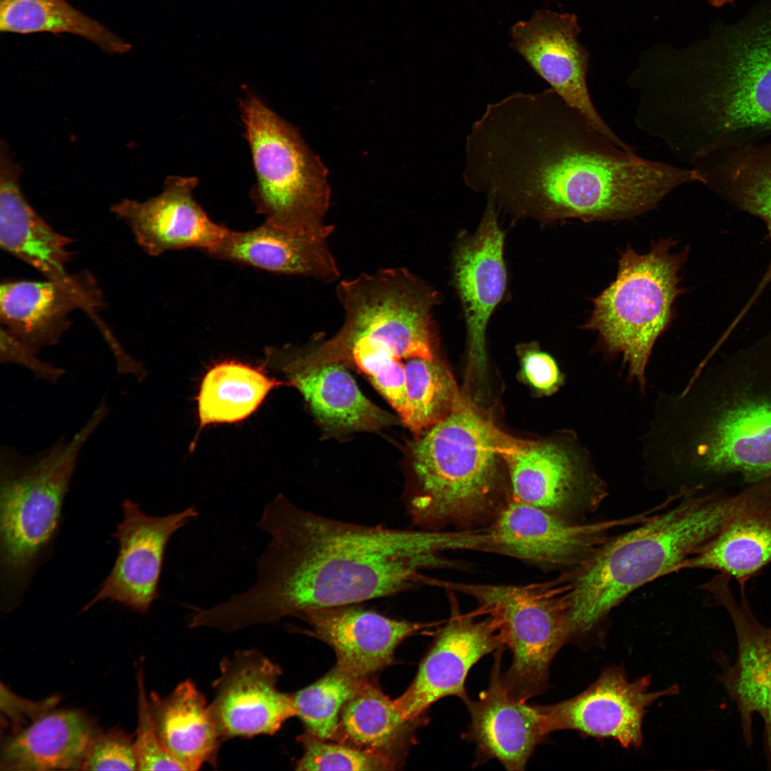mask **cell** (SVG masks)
I'll return each mask as SVG.
<instances>
[{
  "label": "cell",
  "instance_id": "6da1fadb",
  "mask_svg": "<svg viewBox=\"0 0 771 771\" xmlns=\"http://www.w3.org/2000/svg\"><path fill=\"white\" fill-rule=\"evenodd\" d=\"M257 527L270 540L256 580L216 605L221 627L234 632L298 618L317 608L355 605L430 585L426 569L441 552L460 550V531L410 530L338 520L299 508L279 494Z\"/></svg>",
  "mask_w": 771,
  "mask_h": 771
},
{
  "label": "cell",
  "instance_id": "7a4b0ae2",
  "mask_svg": "<svg viewBox=\"0 0 771 771\" xmlns=\"http://www.w3.org/2000/svg\"><path fill=\"white\" fill-rule=\"evenodd\" d=\"M643 441L648 463L679 471L690 491L771 484V333L662 395Z\"/></svg>",
  "mask_w": 771,
  "mask_h": 771
},
{
  "label": "cell",
  "instance_id": "3957f363",
  "mask_svg": "<svg viewBox=\"0 0 771 771\" xmlns=\"http://www.w3.org/2000/svg\"><path fill=\"white\" fill-rule=\"evenodd\" d=\"M635 124L682 162L771 141V0L719 28L707 53L645 77Z\"/></svg>",
  "mask_w": 771,
  "mask_h": 771
},
{
  "label": "cell",
  "instance_id": "277c9868",
  "mask_svg": "<svg viewBox=\"0 0 771 771\" xmlns=\"http://www.w3.org/2000/svg\"><path fill=\"white\" fill-rule=\"evenodd\" d=\"M765 503L752 488L689 493L672 508L610 538L567 577L570 641L588 637L631 592L677 571L730 521Z\"/></svg>",
  "mask_w": 771,
  "mask_h": 771
},
{
  "label": "cell",
  "instance_id": "5b68a950",
  "mask_svg": "<svg viewBox=\"0 0 771 771\" xmlns=\"http://www.w3.org/2000/svg\"><path fill=\"white\" fill-rule=\"evenodd\" d=\"M501 435L463 400L412 448L413 492L405 504L422 530L463 525L497 513Z\"/></svg>",
  "mask_w": 771,
  "mask_h": 771
},
{
  "label": "cell",
  "instance_id": "8992f818",
  "mask_svg": "<svg viewBox=\"0 0 771 771\" xmlns=\"http://www.w3.org/2000/svg\"><path fill=\"white\" fill-rule=\"evenodd\" d=\"M672 238L653 242L640 253L630 246L620 253L615 278L594 300L583 328L598 333L608 356L620 354L628 379L646 390V368L655 343L674 318V303L683 292L680 271L688 254L671 250Z\"/></svg>",
  "mask_w": 771,
  "mask_h": 771
},
{
  "label": "cell",
  "instance_id": "52a82bcc",
  "mask_svg": "<svg viewBox=\"0 0 771 771\" xmlns=\"http://www.w3.org/2000/svg\"><path fill=\"white\" fill-rule=\"evenodd\" d=\"M109 413L101 400L71 438L62 437L33 455L1 447L0 548L6 577L22 576L51 541L80 452Z\"/></svg>",
  "mask_w": 771,
  "mask_h": 771
},
{
  "label": "cell",
  "instance_id": "ba28073f",
  "mask_svg": "<svg viewBox=\"0 0 771 771\" xmlns=\"http://www.w3.org/2000/svg\"><path fill=\"white\" fill-rule=\"evenodd\" d=\"M239 104L256 176L251 197L257 213L290 230L326 226L330 188L321 161L296 129L256 94L246 92Z\"/></svg>",
  "mask_w": 771,
  "mask_h": 771
},
{
  "label": "cell",
  "instance_id": "9c48e42d",
  "mask_svg": "<svg viewBox=\"0 0 771 771\" xmlns=\"http://www.w3.org/2000/svg\"><path fill=\"white\" fill-rule=\"evenodd\" d=\"M468 595L490 617L513 653L502 680L510 697L526 702L545 691L553 659L569 640V583L566 578L528 585L441 581Z\"/></svg>",
  "mask_w": 771,
  "mask_h": 771
},
{
  "label": "cell",
  "instance_id": "30bf717a",
  "mask_svg": "<svg viewBox=\"0 0 771 771\" xmlns=\"http://www.w3.org/2000/svg\"><path fill=\"white\" fill-rule=\"evenodd\" d=\"M500 457L509 474L511 498L561 517L595 510L607 494L591 455L579 445L513 440L503 435Z\"/></svg>",
  "mask_w": 771,
  "mask_h": 771
},
{
  "label": "cell",
  "instance_id": "8fae6325",
  "mask_svg": "<svg viewBox=\"0 0 771 771\" xmlns=\"http://www.w3.org/2000/svg\"><path fill=\"white\" fill-rule=\"evenodd\" d=\"M731 580L718 573L702 585L710 604L726 611L736 637L737 655L732 663L722 652L715 655L720 667L716 678L737 706L742 740L747 747L753 742V715L762 717L764 750L771 770V624L765 625L755 616L745 594L746 585L739 587V598H735Z\"/></svg>",
  "mask_w": 771,
  "mask_h": 771
},
{
  "label": "cell",
  "instance_id": "7c38bea8",
  "mask_svg": "<svg viewBox=\"0 0 771 771\" xmlns=\"http://www.w3.org/2000/svg\"><path fill=\"white\" fill-rule=\"evenodd\" d=\"M573 523L547 510L510 499L487 528L488 552L553 567H577L610 539L612 530L639 525L654 513Z\"/></svg>",
  "mask_w": 771,
  "mask_h": 771
},
{
  "label": "cell",
  "instance_id": "4fadbf2b",
  "mask_svg": "<svg viewBox=\"0 0 771 771\" xmlns=\"http://www.w3.org/2000/svg\"><path fill=\"white\" fill-rule=\"evenodd\" d=\"M650 676L630 681L624 669H605L587 689L564 701L538 705L548 734L572 730L583 736L613 739L623 748L642 744L645 711L657 700L678 692L677 685L650 692Z\"/></svg>",
  "mask_w": 771,
  "mask_h": 771
},
{
  "label": "cell",
  "instance_id": "5bb4252c",
  "mask_svg": "<svg viewBox=\"0 0 771 771\" xmlns=\"http://www.w3.org/2000/svg\"><path fill=\"white\" fill-rule=\"evenodd\" d=\"M580 31L575 14L538 10L530 20L511 27L510 46L595 129L620 148L633 152L635 148L615 133L592 101L587 84L590 56L578 42Z\"/></svg>",
  "mask_w": 771,
  "mask_h": 771
},
{
  "label": "cell",
  "instance_id": "9a60e30c",
  "mask_svg": "<svg viewBox=\"0 0 771 771\" xmlns=\"http://www.w3.org/2000/svg\"><path fill=\"white\" fill-rule=\"evenodd\" d=\"M123 519L114 537L119 553L109 575L94 597L84 607L109 600L133 610L148 612L158 598V585L166 546L172 535L198 512L189 506L163 516H151L127 498L122 503Z\"/></svg>",
  "mask_w": 771,
  "mask_h": 771
},
{
  "label": "cell",
  "instance_id": "2e32d148",
  "mask_svg": "<svg viewBox=\"0 0 771 771\" xmlns=\"http://www.w3.org/2000/svg\"><path fill=\"white\" fill-rule=\"evenodd\" d=\"M280 667L256 649L224 658L209 707L223 738L272 735L296 715L292 695L277 688Z\"/></svg>",
  "mask_w": 771,
  "mask_h": 771
},
{
  "label": "cell",
  "instance_id": "e0dca14e",
  "mask_svg": "<svg viewBox=\"0 0 771 771\" xmlns=\"http://www.w3.org/2000/svg\"><path fill=\"white\" fill-rule=\"evenodd\" d=\"M424 656L408 688L394 700L404 720H418L438 700L450 696L469 698L465 682L471 667L483 656L505 648L502 637L488 616L478 620L474 614H463L456 603Z\"/></svg>",
  "mask_w": 771,
  "mask_h": 771
},
{
  "label": "cell",
  "instance_id": "ac0fdd59",
  "mask_svg": "<svg viewBox=\"0 0 771 771\" xmlns=\"http://www.w3.org/2000/svg\"><path fill=\"white\" fill-rule=\"evenodd\" d=\"M104 303L88 271L46 281H11L0 287V320L4 328L39 351L56 344L71 326L70 314L90 316Z\"/></svg>",
  "mask_w": 771,
  "mask_h": 771
},
{
  "label": "cell",
  "instance_id": "d6986e66",
  "mask_svg": "<svg viewBox=\"0 0 771 771\" xmlns=\"http://www.w3.org/2000/svg\"><path fill=\"white\" fill-rule=\"evenodd\" d=\"M197 183L196 177L168 176L159 195L143 202L124 199L111 210L150 256L187 248L206 253L229 228L213 221L195 200Z\"/></svg>",
  "mask_w": 771,
  "mask_h": 771
},
{
  "label": "cell",
  "instance_id": "ffe728a7",
  "mask_svg": "<svg viewBox=\"0 0 771 771\" xmlns=\"http://www.w3.org/2000/svg\"><path fill=\"white\" fill-rule=\"evenodd\" d=\"M503 247L497 207L488 198L477 230L458 242L453 255V279L466 323L470 364L480 371L486 361L488 322L506 287Z\"/></svg>",
  "mask_w": 771,
  "mask_h": 771
},
{
  "label": "cell",
  "instance_id": "44dd1931",
  "mask_svg": "<svg viewBox=\"0 0 771 771\" xmlns=\"http://www.w3.org/2000/svg\"><path fill=\"white\" fill-rule=\"evenodd\" d=\"M505 649L494 653L488 687L465 702L470 722L462 737L475 746V765L497 760L508 770L522 771L548 734L539 706L515 700L505 690L500 669Z\"/></svg>",
  "mask_w": 771,
  "mask_h": 771
},
{
  "label": "cell",
  "instance_id": "7402d4cb",
  "mask_svg": "<svg viewBox=\"0 0 771 771\" xmlns=\"http://www.w3.org/2000/svg\"><path fill=\"white\" fill-rule=\"evenodd\" d=\"M331 225L312 231L281 228L264 221L245 231L228 229L206 253L213 258L281 274L311 277L324 283L341 274L330 250Z\"/></svg>",
  "mask_w": 771,
  "mask_h": 771
},
{
  "label": "cell",
  "instance_id": "603a6c76",
  "mask_svg": "<svg viewBox=\"0 0 771 771\" xmlns=\"http://www.w3.org/2000/svg\"><path fill=\"white\" fill-rule=\"evenodd\" d=\"M297 618L333 649L337 666L361 680L387 665L398 644L423 628L353 605L312 608Z\"/></svg>",
  "mask_w": 771,
  "mask_h": 771
},
{
  "label": "cell",
  "instance_id": "cb8c5ba5",
  "mask_svg": "<svg viewBox=\"0 0 771 771\" xmlns=\"http://www.w3.org/2000/svg\"><path fill=\"white\" fill-rule=\"evenodd\" d=\"M21 168L1 144L0 246L6 252L36 269L46 278L66 276L74 239L56 232L29 204L23 194Z\"/></svg>",
  "mask_w": 771,
  "mask_h": 771
},
{
  "label": "cell",
  "instance_id": "d4e9b609",
  "mask_svg": "<svg viewBox=\"0 0 771 771\" xmlns=\"http://www.w3.org/2000/svg\"><path fill=\"white\" fill-rule=\"evenodd\" d=\"M690 168L723 200L762 220L771 241V141L710 153ZM770 282L771 258L747 304L752 306Z\"/></svg>",
  "mask_w": 771,
  "mask_h": 771
},
{
  "label": "cell",
  "instance_id": "484cf974",
  "mask_svg": "<svg viewBox=\"0 0 771 771\" xmlns=\"http://www.w3.org/2000/svg\"><path fill=\"white\" fill-rule=\"evenodd\" d=\"M97 732L79 711L51 710L6 739L0 769L79 770Z\"/></svg>",
  "mask_w": 771,
  "mask_h": 771
},
{
  "label": "cell",
  "instance_id": "4316f807",
  "mask_svg": "<svg viewBox=\"0 0 771 771\" xmlns=\"http://www.w3.org/2000/svg\"><path fill=\"white\" fill-rule=\"evenodd\" d=\"M149 707L160 742L183 770L216 765L223 738L194 682H181L164 697L151 692Z\"/></svg>",
  "mask_w": 771,
  "mask_h": 771
},
{
  "label": "cell",
  "instance_id": "83f0119b",
  "mask_svg": "<svg viewBox=\"0 0 771 771\" xmlns=\"http://www.w3.org/2000/svg\"><path fill=\"white\" fill-rule=\"evenodd\" d=\"M287 373L317 419L338 431L373 430L397 420L371 402L341 363L293 370Z\"/></svg>",
  "mask_w": 771,
  "mask_h": 771
},
{
  "label": "cell",
  "instance_id": "f1b7e54d",
  "mask_svg": "<svg viewBox=\"0 0 771 771\" xmlns=\"http://www.w3.org/2000/svg\"><path fill=\"white\" fill-rule=\"evenodd\" d=\"M771 563V509L739 515L681 563L677 571L703 568L735 579L739 587Z\"/></svg>",
  "mask_w": 771,
  "mask_h": 771
},
{
  "label": "cell",
  "instance_id": "f546056e",
  "mask_svg": "<svg viewBox=\"0 0 771 771\" xmlns=\"http://www.w3.org/2000/svg\"><path fill=\"white\" fill-rule=\"evenodd\" d=\"M283 384L255 366L235 360L216 363L202 378L196 397L199 428L245 420Z\"/></svg>",
  "mask_w": 771,
  "mask_h": 771
},
{
  "label": "cell",
  "instance_id": "4dcf8cb0",
  "mask_svg": "<svg viewBox=\"0 0 771 771\" xmlns=\"http://www.w3.org/2000/svg\"><path fill=\"white\" fill-rule=\"evenodd\" d=\"M0 31L75 35L112 55L131 49L128 41L66 0H0Z\"/></svg>",
  "mask_w": 771,
  "mask_h": 771
},
{
  "label": "cell",
  "instance_id": "1f68e13d",
  "mask_svg": "<svg viewBox=\"0 0 771 771\" xmlns=\"http://www.w3.org/2000/svg\"><path fill=\"white\" fill-rule=\"evenodd\" d=\"M415 721L404 720L394 701L366 680L343 707L335 739L390 755Z\"/></svg>",
  "mask_w": 771,
  "mask_h": 771
},
{
  "label": "cell",
  "instance_id": "d6a6232c",
  "mask_svg": "<svg viewBox=\"0 0 771 771\" xmlns=\"http://www.w3.org/2000/svg\"><path fill=\"white\" fill-rule=\"evenodd\" d=\"M405 405L400 418L417 437L463 401L446 366L436 358L405 360Z\"/></svg>",
  "mask_w": 771,
  "mask_h": 771
},
{
  "label": "cell",
  "instance_id": "836d02e7",
  "mask_svg": "<svg viewBox=\"0 0 771 771\" xmlns=\"http://www.w3.org/2000/svg\"><path fill=\"white\" fill-rule=\"evenodd\" d=\"M366 680L336 665L316 682L292 694L296 715L307 733L323 740L335 739L343 707Z\"/></svg>",
  "mask_w": 771,
  "mask_h": 771
},
{
  "label": "cell",
  "instance_id": "e575fe53",
  "mask_svg": "<svg viewBox=\"0 0 771 771\" xmlns=\"http://www.w3.org/2000/svg\"><path fill=\"white\" fill-rule=\"evenodd\" d=\"M303 754L296 770H388L395 764L390 755L359 749L343 743H330L308 733L298 737Z\"/></svg>",
  "mask_w": 771,
  "mask_h": 771
},
{
  "label": "cell",
  "instance_id": "d590c367",
  "mask_svg": "<svg viewBox=\"0 0 771 771\" xmlns=\"http://www.w3.org/2000/svg\"><path fill=\"white\" fill-rule=\"evenodd\" d=\"M143 673L138 672V727L133 749L138 770H183L181 765L163 748L152 720Z\"/></svg>",
  "mask_w": 771,
  "mask_h": 771
},
{
  "label": "cell",
  "instance_id": "8d00e7d4",
  "mask_svg": "<svg viewBox=\"0 0 771 771\" xmlns=\"http://www.w3.org/2000/svg\"><path fill=\"white\" fill-rule=\"evenodd\" d=\"M81 770H137L133 741L124 732H97L81 763Z\"/></svg>",
  "mask_w": 771,
  "mask_h": 771
},
{
  "label": "cell",
  "instance_id": "74e56055",
  "mask_svg": "<svg viewBox=\"0 0 771 771\" xmlns=\"http://www.w3.org/2000/svg\"><path fill=\"white\" fill-rule=\"evenodd\" d=\"M39 350L24 342L6 328H1L0 361L21 366L31 373L35 378L50 383H57L66 371L38 356Z\"/></svg>",
  "mask_w": 771,
  "mask_h": 771
},
{
  "label": "cell",
  "instance_id": "f35d334b",
  "mask_svg": "<svg viewBox=\"0 0 771 771\" xmlns=\"http://www.w3.org/2000/svg\"><path fill=\"white\" fill-rule=\"evenodd\" d=\"M59 702V697H51L40 701H32L21 697L4 684H1V712L5 727H10L12 733L23 728L26 723L30 724L41 715L51 711Z\"/></svg>",
  "mask_w": 771,
  "mask_h": 771
},
{
  "label": "cell",
  "instance_id": "ab89813d",
  "mask_svg": "<svg viewBox=\"0 0 771 771\" xmlns=\"http://www.w3.org/2000/svg\"><path fill=\"white\" fill-rule=\"evenodd\" d=\"M522 365L528 381L543 393H553L563 383V376L555 360L545 353L531 348L527 349Z\"/></svg>",
  "mask_w": 771,
  "mask_h": 771
},
{
  "label": "cell",
  "instance_id": "60d3db41",
  "mask_svg": "<svg viewBox=\"0 0 771 771\" xmlns=\"http://www.w3.org/2000/svg\"><path fill=\"white\" fill-rule=\"evenodd\" d=\"M93 321L102 333L113 352L116 358L118 371L120 373L132 375L137 379H142L146 373L142 365L124 350L112 331L99 316H95Z\"/></svg>",
  "mask_w": 771,
  "mask_h": 771
},
{
  "label": "cell",
  "instance_id": "b9f144b4",
  "mask_svg": "<svg viewBox=\"0 0 771 771\" xmlns=\"http://www.w3.org/2000/svg\"><path fill=\"white\" fill-rule=\"evenodd\" d=\"M711 5L720 7L726 4L732 3L735 0H707Z\"/></svg>",
  "mask_w": 771,
  "mask_h": 771
}]
</instances>
